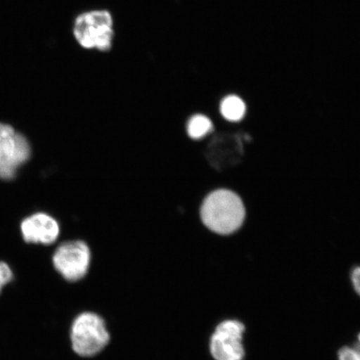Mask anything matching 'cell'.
Returning <instances> with one entry per match:
<instances>
[{
	"label": "cell",
	"instance_id": "ba28073f",
	"mask_svg": "<svg viewBox=\"0 0 360 360\" xmlns=\"http://www.w3.org/2000/svg\"><path fill=\"white\" fill-rule=\"evenodd\" d=\"M20 229L27 244L52 245L60 236V225L44 213L34 214L22 220Z\"/></svg>",
	"mask_w": 360,
	"mask_h": 360
},
{
	"label": "cell",
	"instance_id": "8fae6325",
	"mask_svg": "<svg viewBox=\"0 0 360 360\" xmlns=\"http://www.w3.org/2000/svg\"><path fill=\"white\" fill-rule=\"evenodd\" d=\"M337 360H360V332L354 344L345 345L338 350Z\"/></svg>",
	"mask_w": 360,
	"mask_h": 360
},
{
	"label": "cell",
	"instance_id": "9c48e42d",
	"mask_svg": "<svg viewBox=\"0 0 360 360\" xmlns=\"http://www.w3.org/2000/svg\"><path fill=\"white\" fill-rule=\"evenodd\" d=\"M247 110L245 101L235 94H228L220 102V112L225 120L231 122H238L244 119Z\"/></svg>",
	"mask_w": 360,
	"mask_h": 360
},
{
	"label": "cell",
	"instance_id": "277c9868",
	"mask_svg": "<svg viewBox=\"0 0 360 360\" xmlns=\"http://www.w3.org/2000/svg\"><path fill=\"white\" fill-rule=\"evenodd\" d=\"M112 18L107 11H92L82 13L75 22L74 34L84 49L109 51L114 39Z\"/></svg>",
	"mask_w": 360,
	"mask_h": 360
},
{
	"label": "cell",
	"instance_id": "7a4b0ae2",
	"mask_svg": "<svg viewBox=\"0 0 360 360\" xmlns=\"http://www.w3.org/2000/svg\"><path fill=\"white\" fill-rule=\"evenodd\" d=\"M200 214L202 223L211 231L227 236L241 227L245 219V208L236 193L219 190L206 197Z\"/></svg>",
	"mask_w": 360,
	"mask_h": 360
},
{
	"label": "cell",
	"instance_id": "3957f363",
	"mask_svg": "<svg viewBox=\"0 0 360 360\" xmlns=\"http://www.w3.org/2000/svg\"><path fill=\"white\" fill-rule=\"evenodd\" d=\"M246 326L240 319L225 318L211 330L207 349L212 360H245Z\"/></svg>",
	"mask_w": 360,
	"mask_h": 360
},
{
	"label": "cell",
	"instance_id": "5b68a950",
	"mask_svg": "<svg viewBox=\"0 0 360 360\" xmlns=\"http://www.w3.org/2000/svg\"><path fill=\"white\" fill-rule=\"evenodd\" d=\"M91 261V250L81 240L62 243L52 256L53 269L68 283L83 281L89 276Z\"/></svg>",
	"mask_w": 360,
	"mask_h": 360
},
{
	"label": "cell",
	"instance_id": "30bf717a",
	"mask_svg": "<svg viewBox=\"0 0 360 360\" xmlns=\"http://www.w3.org/2000/svg\"><path fill=\"white\" fill-rule=\"evenodd\" d=\"M214 129L212 121L208 117L202 115H195L191 117L187 124V132L193 139H200L206 136Z\"/></svg>",
	"mask_w": 360,
	"mask_h": 360
},
{
	"label": "cell",
	"instance_id": "52a82bcc",
	"mask_svg": "<svg viewBox=\"0 0 360 360\" xmlns=\"http://www.w3.org/2000/svg\"><path fill=\"white\" fill-rule=\"evenodd\" d=\"M243 139L238 134L216 135L209 143L206 158L217 170H224L240 163L244 155Z\"/></svg>",
	"mask_w": 360,
	"mask_h": 360
},
{
	"label": "cell",
	"instance_id": "8992f818",
	"mask_svg": "<svg viewBox=\"0 0 360 360\" xmlns=\"http://www.w3.org/2000/svg\"><path fill=\"white\" fill-rule=\"evenodd\" d=\"M30 155L28 139L11 125L0 123V179L15 178L17 169L30 160Z\"/></svg>",
	"mask_w": 360,
	"mask_h": 360
},
{
	"label": "cell",
	"instance_id": "7c38bea8",
	"mask_svg": "<svg viewBox=\"0 0 360 360\" xmlns=\"http://www.w3.org/2000/svg\"><path fill=\"white\" fill-rule=\"evenodd\" d=\"M15 280V274L6 261L0 260V295Z\"/></svg>",
	"mask_w": 360,
	"mask_h": 360
},
{
	"label": "cell",
	"instance_id": "6da1fadb",
	"mask_svg": "<svg viewBox=\"0 0 360 360\" xmlns=\"http://www.w3.org/2000/svg\"><path fill=\"white\" fill-rule=\"evenodd\" d=\"M68 339L76 356L93 359L109 347L112 336L103 315L93 310H83L72 319Z\"/></svg>",
	"mask_w": 360,
	"mask_h": 360
},
{
	"label": "cell",
	"instance_id": "4fadbf2b",
	"mask_svg": "<svg viewBox=\"0 0 360 360\" xmlns=\"http://www.w3.org/2000/svg\"><path fill=\"white\" fill-rule=\"evenodd\" d=\"M350 282L354 291L360 297V266L354 267L351 270Z\"/></svg>",
	"mask_w": 360,
	"mask_h": 360
}]
</instances>
